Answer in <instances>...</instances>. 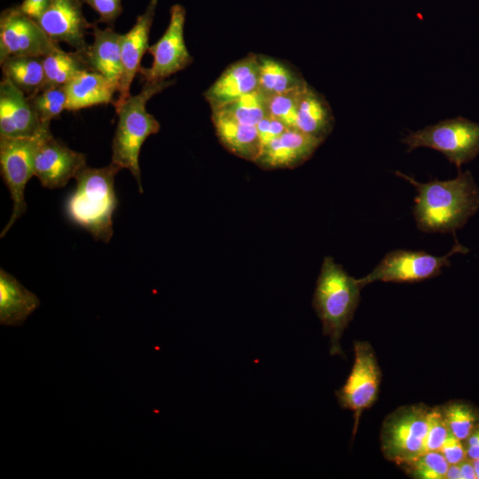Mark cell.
Instances as JSON below:
<instances>
[{
	"label": "cell",
	"mask_w": 479,
	"mask_h": 479,
	"mask_svg": "<svg viewBox=\"0 0 479 479\" xmlns=\"http://www.w3.org/2000/svg\"><path fill=\"white\" fill-rule=\"evenodd\" d=\"M462 479H476V474L471 459H466L459 463Z\"/></svg>",
	"instance_id": "obj_37"
},
{
	"label": "cell",
	"mask_w": 479,
	"mask_h": 479,
	"mask_svg": "<svg viewBox=\"0 0 479 479\" xmlns=\"http://www.w3.org/2000/svg\"><path fill=\"white\" fill-rule=\"evenodd\" d=\"M323 141L296 128H288L262 148L255 162L266 169H292L310 159Z\"/></svg>",
	"instance_id": "obj_17"
},
{
	"label": "cell",
	"mask_w": 479,
	"mask_h": 479,
	"mask_svg": "<svg viewBox=\"0 0 479 479\" xmlns=\"http://www.w3.org/2000/svg\"><path fill=\"white\" fill-rule=\"evenodd\" d=\"M476 474V479H479V459L472 460Z\"/></svg>",
	"instance_id": "obj_39"
},
{
	"label": "cell",
	"mask_w": 479,
	"mask_h": 479,
	"mask_svg": "<svg viewBox=\"0 0 479 479\" xmlns=\"http://www.w3.org/2000/svg\"><path fill=\"white\" fill-rule=\"evenodd\" d=\"M395 174L416 189L412 214L419 230L425 232L454 233L479 208V188L470 171L453 179L420 183L400 171Z\"/></svg>",
	"instance_id": "obj_1"
},
{
	"label": "cell",
	"mask_w": 479,
	"mask_h": 479,
	"mask_svg": "<svg viewBox=\"0 0 479 479\" xmlns=\"http://www.w3.org/2000/svg\"><path fill=\"white\" fill-rule=\"evenodd\" d=\"M36 21L55 42L67 43L75 51H86V35L93 23L85 19L82 0H51Z\"/></svg>",
	"instance_id": "obj_13"
},
{
	"label": "cell",
	"mask_w": 479,
	"mask_h": 479,
	"mask_svg": "<svg viewBox=\"0 0 479 479\" xmlns=\"http://www.w3.org/2000/svg\"><path fill=\"white\" fill-rule=\"evenodd\" d=\"M47 128L50 123L41 122L27 96L3 77L0 82V137H34Z\"/></svg>",
	"instance_id": "obj_15"
},
{
	"label": "cell",
	"mask_w": 479,
	"mask_h": 479,
	"mask_svg": "<svg viewBox=\"0 0 479 479\" xmlns=\"http://www.w3.org/2000/svg\"><path fill=\"white\" fill-rule=\"evenodd\" d=\"M449 465L439 451L422 453L402 464L410 475L418 479H445Z\"/></svg>",
	"instance_id": "obj_30"
},
{
	"label": "cell",
	"mask_w": 479,
	"mask_h": 479,
	"mask_svg": "<svg viewBox=\"0 0 479 479\" xmlns=\"http://www.w3.org/2000/svg\"><path fill=\"white\" fill-rule=\"evenodd\" d=\"M67 96V111H79L98 105L114 104L118 87L104 75L84 70L64 85Z\"/></svg>",
	"instance_id": "obj_19"
},
{
	"label": "cell",
	"mask_w": 479,
	"mask_h": 479,
	"mask_svg": "<svg viewBox=\"0 0 479 479\" xmlns=\"http://www.w3.org/2000/svg\"><path fill=\"white\" fill-rule=\"evenodd\" d=\"M120 169L112 161L102 168L86 165L75 177L76 185L64 205L72 224L105 243L110 241L114 233L113 216L118 206L114 177Z\"/></svg>",
	"instance_id": "obj_2"
},
{
	"label": "cell",
	"mask_w": 479,
	"mask_h": 479,
	"mask_svg": "<svg viewBox=\"0 0 479 479\" xmlns=\"http://www.w3.org/2000/svg\"><path fill=\"white\" fill-rule=\"evenodd\" d=\"M169 13V22L164 34L148 48L147 51L153 56L152 66L141 67L138 72L144 82L167 80L192 62L184 36L186 11L177 4L170 7Z\"/></svg>",
	"instance_id": "obj_10"
},
{
	"label": "cell",
	"mask_w": 479,
	"mask_h": 479,
	"mask_svg": "<svg viewBox=\"0 0 479 479\" xmlns=\"http://www.w3.org/2000/svg\"><path fill=\"white\" fill-rule=\"evenodd\" d=\"M363 287L331 256L324 258L313 294L312 306L329 337L330 354L342 356L340 341L353 318Z\"/></svg>",
	"instance_id": "obj_4"
},
{
	"label": "cell",
	"mask_w": 479,
	"mask_h": 479,
	"mask_svg": "<svg viewBox=\"0 0 479 479\" xmlns=\"http://www.w3.org/2000/svg\"><path fill=\"white\" fill-rule=\"evenodd\" d=\"M29 104L43 123L59 117L67 107V96L65 86L51 87L27 96Z\"/></svg>",
	"instance_id": "obj_27"
},
{
	"label": "cell",
	"mask_w": 479,
	"mask_h": 479,
	"mask_svg": "<svg viewBox=\"0 0 479 479\" xmlns=\"http://www.w3.org/2000/svg\"><path fill=\"white\" fill-rule=\"evenodd\" d=\"M91 7L99 16L98 22L113 27L122 12L121 0H82Z\"/></svg>",
	"instance_id": "obj_32"
},
{
	"label": "cell",
	"mask_w": 479,
	"mask_h": 479,
	"mask_svg": "<svg viewBox=\"0 0 479 479\" xmlns=\"http://www.w3.org/2000/svg\"><path fill=\"white\" fill-rule=\"evenodd\" d=\"M468 251L457 240L452 250L443 256H436L424 251L392 250L385 255L370 273L357 280L363 287L375 281L395 283L421 281L440 275L444 267L450 266L449 258L452 255L466 254Z\"/></svg>",
	"instance_id": "obj_6"
},
{
	"label": "cell",
	"mask_w": 479,
	"mask_h": 479,
	"mask_svg": "<svg viewBox=\"0 0 479 479\" xmlns=\"http://www.w3.org/2000/svg\"><path fill=\"white\" fill-rule=\"evenodd\" d=\"M439 452L449 464H458L467 459L466 448L461 444V441L451 432H449Z\"/></svg>",
	"instance_id": "obj_34"
},
{
	"label": "cell",
	"mask_w": 479,
	"mask_h": 479,
	"mask_svg": "<svg viewBox=\"0 0 479 479\" xmlns=\"http://www.w3.org/2000/svg\"><path fill=\"white\" fill-rule=\"evenodd\" d=\"M40 305L39 298L12 274L0 270V324L20 326Z\"/></svg>",
	"instance_id": "obj_21"
},
{
	"label": "cell",
	"mask_w": 479,
	"mask_h": 479,
	"mask_svg": "<svg viewBox=\"0 0 479 479\" xmlns=\"http://www.w3.org/2000/svg\"><path fill=\"white\" fill-rule=\"evenodd\" d=\"M157 0H150L144 12L137 17L133 27L121 37L122 75L114 107L122 104L131 94L130 86L139 72L141 59L149 48V35L153 25Z\"/></svg>",
	"instance_id": "obj_14"
},
{
	"label": "cell",
	"mask_w": 479,
	"mask_h": 479,
	"mask_svg": "<svg viewBox=\"0 0 479 479\" xmlns=\"http://www.w3.org/2000/svg\"><path fill=\"white\" fill-rule=\"evenodd\" d=\"M175 80L144 82L136 95H130L122 104L114 107L118 116L112 141V162L127 169L137 179L139 192H143L139 167L140 150L151 135L161 129L157 119L147 112V102L156 94L172 86Z\"/></svg>",
	"instance_id": "obj_3"
},
{
	"label": "cell",
	"mask_w": 479,
	"mask_h": 479,
	"mask_svg": "<svg viewBox=\"0 0 479 479\" xmlns=\"http://www.w3.org/2000/svg\"><path fill=\"white\" fill-rule=\"evenodd\" d=\"M0 64L3 77L10 80L27 96L43 89L44 84L43 58L15 56L7 58Z\"/></svg>",
	"instance_id": "obj_24"
},
{
	"label": "cell",
	"mask_w": 479,
	"mask_h": 479,
	"mask_svg": "<svg viewBox=\"0 0 479 479\" xmlns=\"http://www.w3.org/2000/svg\"><path fill=\"white\" fill-rule=\"evenodd\" d=\"M333 125L334 116L328 103L308 85L300 101L295 128L325 140Z\"/></svg>",
	"instance_id": "obj_22"
},
{
	"label": "cell",
	"mask_w": 479,
	"mask_h": 479,
	"mask_svg": "<svg viewBox=\"0 0 479 479\" xmlns=\"http://www.w3.org/2000/svg\"><path fill=\"white\" fill-rule=\"evenodd\" d=\"M59 48L37 21L19 6L4 10L0 16V63L10 57H44Z\"/></svg>",
	"instance_id": "obj_11"
},
{
	"label": "cell",
	"mask_w": 479,
	"mask_h": 479,
	"mask_svg": "<svg viewBox=\"0 0 479 479\" xmlns=\"http://www.w3.org/2000/svg\"><path fill=\"white\" fill-rule=\"evenodd\" d=\"M354 363L344 385L335 391L341 407L353 412L356 434L363 411L376 400L381 380L374 351L367 342H354Z\"/></svg>",
	"instance_id": "obj_9"
},
{
	"label": "cell",
	"mask_w": 479,
	"mask_h": 479,
	"mask_svg": "<svg viewBox=\"0 0 479 479\" xmlns=\"http://www.w3.org/2000/svg\"><path fill=\"white\" fill-rule=\"evenodd\" d=\"M308 83L276 95L267 97L269 115L282 122L287 128H295L301 98Z\"/></svg>",
	"instance_id": "obj_29"
},
{
	"label": "cell",
	"mask_w": 479,
	"mask_h": 479,
	"mask_svg": "<svg viewBox=\"0 0 479 479\" xmlns=\"http://www.w3.org/2000/svg\"><path fill=\"white\" fill-rule=\"evenodd\" d=\"M258 89V58L250 53L230 65L204 92V98L212 110Z\"/></svg>",
	"instance_id": "obj_16"
},
{
	"label": "cell",
	"mask_w": 479,
	"mask_h": 479,
	"mask_svg": "<svg viewBox=\"0 0 479 479\" xmlns=\"http://www.w3.org/2000/svg\"><path fill=\"white\" fill-rule=\"evenodd\" d=\"M410 152L428 147L443 153L459 170L479 154V123L459 116L410 132L403 140Z\"/></svg>",
	"instance_id": "obj_5"
},
{
	"label": "cell",
	"mask_w": 479,
	"mask_h": 479,
	"mask_svg": "<svg viewBox=\"0 0 479 479\" xmlns=\"http://www.w3.org/2000/svg\"><path fill=\"white\" fill-rule=\"evenodd\" d=\"M449 432L441 407L429 409L428 413V428L424 444V453L440 451Z\"/></svg>",
	"instance_id": "obj_31"
},
{
	"label": "cell",
	"mask_w": 479,
	"mask_h": 479,
	"mask_svg": "<svg viewBox=\"0 0 479 479\" xmlns=\"http://www.w3.org/2000/svg\"><path fill=\"white\" fill-rule=\"evenodd\" d=\"M51 0H23L20 10L34 20H37L49 5Z\"/></svg>",
	"instance_id": "obj_35"
},
{
	"label": "cell",
	"mask_w": 479,
	"mask_h": 479,
	"mask_svg": "<svg viewBox=\"0 0 479 479\" xmlns=\"http://www.w3.org/2000/svg\"><path fill=\"white\" fill-rule=\"evenodd\" d=\"M466 452L467 459H479V428H475L467 437Z\"/></svg>",
	"instance_id": "obj_36"
},
{
	"label": "cell",
	"mask_w": 479,
	"mask_h": 479,
	"mask_svg": "<svg viewBox=\"0 0 479 479\" xmlns=\"http://www.w3.org/2000/svg\"><path fill=\"white\" fill-rule=\"evenodd\" d=\"M47 128L34 137H0V170L12 200L11 217L1 232L3 238L13 224L26 212L25 188L34 177L33 162L35 148Z\"/></svg>",
	"instance_id": "obj_8"
},
{
	"label": "cell",
	"mask_w": 479,
	"mask_h": 479,
	"mask_svg": "<svg viewBox=\"0 0 479 479\" xmlns=\"http://www.w3.org/2000/svg\"><path fill=\"white\" fill-rule=\"evenodd\" d=\"M445 479H462L459 463L449 465Z\"/></svg>",
	"instance_id": "obj_38"
},
{
	"label": "cell",
	"mask_w": 479,
	"mask_h": 479,
	"mask_svg": "<svg viewBox=\"0 0 479 479\" xmlns=\"http://www.w3.org/2000/svg\"><path fill=\"white\" fill-rule=\"evenodd\" d=\"M91 31L93 41L83 52L89 70L104 75L119 89L122 75V34L115 32L113 27L101 29L97 22L93 23Z\"/></svg>",
	"instance_id": "obj_18"
},
{
	"label": "cell",
	"mask_w": 479,
	"mask_h": 479,
	"mask_svg": "<svg viewBox=\"0 0 479 479\" xmlns=\"http://www.w3.org/2000/svg\"><path fill=\"white\" fill-rule=\"evenodd\" d=\"M212 110H220L240 123L249 126H256L269 115L267 96L259 89Z\"/></svg>",
	"instance_id": "obj_26"
},
{
	"label": "cell",
	"mask_w": 479,
	"mask_h": 479,
	"mask_svg": "<svg viewBox=\"0 0 479 479\" xmlns=\"http://www.w3.org/2000/svg\"><path fill=\"white\" fill-rule=\"evenodd\" d=\"M211 120L222 145L233 154L255 161L262 151L256 126L240 123L220 110H211Z\"/></svg>",
	"instance_id": "obj_20"
},
{
	"label": "cell",
	"mask_w": 479,
	"mask_h": 479,
	"mask_svg": "<svg viewBox=\"0 0 479 479\" xmlns=\"http://www.w3.org/2000/svg\"><path fill=\"white\" fill-rule=\"evenodd\" d=\"M44 84L42 90L64 86L75 75L89 70L83 52L66 51L60 47L43 57Z\"/></svg>",
	"instance_id": "obj_25"
},
{
	"label": "cell",
	"mask_w": 479,
	"mask_h": 479,
	"mask_svg": "<svg viewBox=\"0 0 479 479\" xmlns=\"http://www.w3.org/2000/svg\"><path fill=\"white\" fill-rule=\"evenodd\" d=\"M441 409L449 431L459 440H467L476 428L479 418L468 404L452 403Z\"/></svg>",
	"instance_id": "obj_28"
},
{
	"label": "cell",
	"mask_w": 479,
	"mask_h": 479,
	"mask_svg": "<svg viewBox=\"0 0 479 479\" xmlns=\"http://www.w3.org/2000/svg\"><path fill=\"white\" fill-rule=\"evenodd\" d=\"M85 166V154L55 138L51 130L39 140L34 154L33 170L43 187H64Z\"/></svg>",
	"instance_id": "obj_12"
},
{
	"label": "cell",
	"mask_w": 479,
	"mask_h": 479,
	"mask_svg": "<svg viewBox=\"0 0 479 479\" xmlns=\"http://www.w3.org/2000/svg\"><path fill=\"white\" fill-rule=\"evenodd\" d=\"M259 65V90L267 97L283 93L307 82L288 64L264 55H257Z\"/></svg>",
	"instance_id": "obj_23"
},
{
	"label": "cell",
	"mask_w": 479,
	"mask_h": 479,
	"mask_svg": "<svg viewBox=\"0 0 479 479\" xmlns=\"http://www.w3.org/2000/svg\"><path fill=\"white\" fill-rule=\"evenodd\" d=\"M428 411L423 404L407 405L385 419L381 443L387 459L402 465L424 453Z\"/></svg>",
	"instance_id": "obj_7"
},
{
	"label": "cell",
	"mask_w": 479,
	"mask_h": 479,
	"mask_svg": "<svg viewBox=\"0 0 479 479\" xmlns=\"http://www.w3.org/2000/svg\"><path fill=\"white\" fill-rule=\"evenodd\" d=\"M256 129L263 148L282 135L288 128L279 120L267 115L256 125Z\"/></svg>",
	"instance_id": "obj_33"
}]
</instances>
